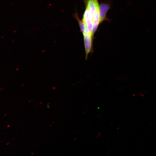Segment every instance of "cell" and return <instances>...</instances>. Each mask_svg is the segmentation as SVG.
I'll use <instances>...</instances> for the list:
<instances>
[{"instance_id": "cell-4", "label": "cell", "mask_w": 156, "mask_h": 156, "mask_svg": "<svg viewBox=\"0 0 156 156\" xmlns=\"http://www.w3.org/2000/svg\"><path fill=\"white\" fill-rule=\"evenodd\" d=\"M82 19L90 33L92 35V21L89 11L86 7L84 12Z\"/></svg>"}, {"instance_id": "cell-5", "label": "cell", "mask_w": 156, "mask_h": 156, "mask_svg": "<svg viewBox=\"0 0 156 156\" xmlns=\"http://www.w3.org/2000/svg\"><path fill=\"white\" fill-rule=\"evenodd\" d=\"M98 0H87L86 8L88 10L90 15L92 19L96 10V3Z\"/></svg>"}, {"instance_id": "cell-2", "label": "cell", "mask_w": 156, "mask_h": 156, "mask_svg": "<svg viewBox=\"0 0 156 156\" xmlns=\"http://www.w3.org/2000/svg\"><path fill=\"white\" fill-rule=\"evenodd\" d=\"M110 6V3L106 2L101 3L99 5L100 24L105 21L108 20L106 14Z\"/></svg>"}, {"instance_id": "cell-1", "label": "cell", "mask_w": 156, "mask_h": 156, "mask_svg": "<svg viewBox=\"0 0 156 156\" xmlns=\"http://www.w3.org/2000/svg\"><path fill=\"white\" fill-rule=\"evenodd\" d=\"M83 34V37L86 57L87 58L88 54L91 52L92 49L94 36L90 33L86 25L85 30Z\"/></svg>"}, {"instance_id": "cell-6", "label": "cell", "mask_w": 156, "mask_h": 156, "mask_svg": "<svg viewBox=\"0 0 156 156\" xmlns=\"http://www.w3.org/2000/svg\"><path fill=\"white\" fill-rule=\"evenodd\" d=\"M73 16L77 21L79 27L80 31L83 34L84 32L85 28V25L83 19L81 20L79 19L76 11L73 14Z\"/></svg>"}, {"instance_id": "cell-3", "label": "cell", "mask_w": 156, "mask_h": 156, "mask_svg": "<svg viewBox=\"0 0 156 156\" xmlns=\"http://www.w3.org/2000/svg\"><path fill=\"white\" fill-rule=\"evenodd\" d=\"M92 34L94 36L95 33L99 25L100 24L99 5L98 1L96 2V11L94 16L92 19Z\"/></svg>"}]
</instances>
